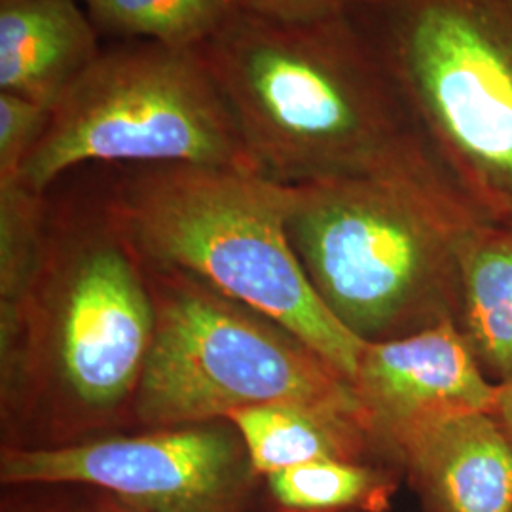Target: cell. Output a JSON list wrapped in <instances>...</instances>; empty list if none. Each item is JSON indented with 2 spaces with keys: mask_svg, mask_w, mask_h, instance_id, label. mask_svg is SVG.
<instances>
[{
  "mask_svg": "<svg viewBox=\"0 0 512 512\" xmlns=\"http://www.w3.org/2000/svg\"><path fill=\"white\" fill-rule=\"evenodd\" d=\"M458 327L495 384L512 378V230L478 224L459 245Z\"/></svg>",
  "mask_w": 512,
  "mask_h": 512,
  "instance_id": "13",
  "label": "cell"
},
{
  "mask_svg": "<svg viewBox=\"0 0 512 512\" xmlns=\"http://www.w3.org/2000/svg\"><path fill=\"white\" fill-rule=\"evenodd\" d=\"M52 109L0 93V183L19 181L21 169L46 133Z\"/></svg>",
  "mask_w": 512,
  "mask_h": 512,
  "instance_id": "17",
  "label": "cell"
},
{
  "mask_svg": "<svg viewBox=\"0 0 512 512\" xmlns=\"http://www.w3.org/2000/svg\"><path fill=\"white\" fill-rule=\"evenodd\" d=\"M351 387L382 458L395 467L412 437L459 414H494L497 399V384L456 323L365 344Z\"/></svg>",
  "mask_w": 512,
  "mask_h": 512,
  "instance_id": "9",
  "label": "cell"
},
{
  "mask_svg": "<svg viewBox=\"0 0 512 512\" xmlns=\"http://www.w3.org/2000/svg\"><path fill=\"white\" fill-rule=\"evenodd\" d=\"M403 471L380 461H311L264 478L272 512H387Z\"/></svg>",
  "mask_w": 512,
  "mask_h": 512,
  "instance_id": "14",
  "label": "cell"
},
{
  "mask_svg": "<svg viewBox=\"0 0 512 512\" xmlns=\"http://www.w3.org/2000/svg\"><path fill=\"white\" fill-rule=\"evenodd\" d=\"M90 162L258 173L200 50L147 40L101 52L52 109L19 181L48 194L61 175Z\"/></svg>",
  "mask_w": 512,
  "mask_h": 512,
  "instance_id": "7",
  "label": "cell"
},
{
  "mask_svg": "<svg viewBox=\"0 0 512 512\" xmlns=\"http://www.w3.org/2000/svg\"><path fill=\"white\" fill-rule=\"evenodd\" d=\"M198 50L262 177L287 186L385 179L469 207L348 14L283 23L239 8Z\"/></svg>",
  "mask_w": 512,
  "mask_h": 512,
  "instance_id": "1",
  "label": "cell"
},
{
  "mask_svg": "<svg viewBox=\"0 0 512 512\" xmlns=\"http://www.w3.org/2000/svg\"><path fill=\"white\" fill-rule=\"evenodd\" d=\"M239 8L258 18L283 23H317L346 16L351 0H238Z\"/></svg>",
  "mask_w": 512,
  "mask_h": 512,
  "instance_id": "19",
  "label": "cell"
},
{
  "mask_svg": "<svg viewBox=\"0 0 512 512\" xmlns=\"http://www.w3.org/2000/svg\"><path fill=\"white\" fill-rule=\"evenodd\" d=\"M423 512H512V440L492 412L440 421L397 456Z\"/></svg>",
  "mask_w": 512,
  "mask_h": 512,
  "instance_id": "10",
  "label": "cell"
},
{
  "mask_svg": "<svg viewBox=\"0 0 512 512\" xmlns=\"http://www.w3.org/2000/svg\"><path fill=\"white\" fill-rule=\"evenodd\" d=\"M105 203L145 264L194 275L266 313L353 384L366 342L313 291L287 234V184L224 167L141 165Z\"/></svg>",
  "mask_w": 512,
  "mask_h": 512,
  "instance_id": "3",
  "label": "cell"
},
{
  "mask_svg": "<svg viewBox=\"0 0 512 512\" xmlns=\"http://www.w3.org/2000/svg\"><path fill=\"white\" fill-rule=\"evenodd\" d=\"M2 486L67 484L133 512H272L238 429L203 421L59 448L0 450Z\"/></svg>",
  "mask_w": 512,
  "mask_h": 512,
  "instance_id": "8",
  "label": "cell"
},
{
  "mask_svg": "<svg viewBox=\"0 0 512 512\" xmlns=\"http://www.w3.org/2000/svg\"><path fill=\"white\" fill-rule=\"evenodd\" d=\"M256 473L266 478L311 461H380L361 408L332 404L272 403L232 412Z\"/></svg>",
  "mask_w": 512,
  "mask_h": 512,
  "instance_id": "12",
  "label": "cell"
},
{
  "mask_svg": "<svg viewBox=\"0 0 512 512\" xmlns=\"http://www.w3.org/2000/svg\"><path fill=\"white\" fill-rule=\"evenodd\" d=\"M97 27L116 37L200 48L239 10L238 0H80Z\"/></svg>",
  "mask_w": 512,
  "mask_h": 512,
  "instance_id": "15",
  "label": "cell"
},
{
  "mask_svg": "<svg viewBox=\"0 0 512 512\" xmlns=\"http://www.w3.org/2000/svg\"><path fill=\"white\" fill-rule=\"evenodd\" d=\"M482 224L512 230V0H351Z\"/></svg>",
  "mask_w": 512,
  "mask_h": 512,
  "instance_id": "5",
  "label": "cell"
},
{
  "mask_svg": "<svg viewBox=\"0 0 512 512\" xmlns=\"http://www.w3.org/2000/svg\"><path fill=\"white\" fill-rule=\"evenodd\" d=\"M99 55L78 0H0V93L54 109Z\"/></svg>",
  "mask_w": 512,
  "mask_h": 512,
  "instance_id": "11",
  "label": "cell"
},
{
  "mask_svg": "<svg viewBox=\"0 0 512 512\" xmlns=\"http://www.w3.org/2000/svg\"><path fill=\"white\" fill-rule=\"evenodd\" d=\"M145 272L154 338L133 404L139 431L226 420L258 404L361 408L348 380L279 321L194 275Z\"/></svg>",
  "mask_w": 512,
  "mask_h": 512,
  "instance_id": "6",
  "label": "cell"
},
{
  "mask_svg": "<svg viewBox=\"0 0 512 512\" xmlns=\"http://www.w3.org/2000/svg\"><path fill=\"white\" fill-rule=\"evenodd\" d=\"M93 492L67 484L4 486L0 512H92Z\"/></svg>",
  "mask_w": 512,
  "mask_h": 512,
  "instance_id": "18",
  "label": "cell"
},
{
  "mask_svg": "<svg viewBox=\"0 0 512 512\" xmlns=\"http://www.w3.org/2000/svg\"><path fill=\"white\" fill-rule=\"evenodd\" d=\"M93 492L92 512H133L128 507H124L122 503H118L114 497L103 494V492Z\"/></svg>",
  "mask_w": 512,
  "mask_h": 512,
  "instance_id": "21",
  "label": "cell"
},
{
  "mask_svg": "<svg viewBox=\"0 0 512 512\" xmlns=\"http://www.w3.org/2000/svg\"><path fill=\"white\" fill-rule=\"evenodd\" d=\"M154 338L145 264L95 209H50L44 256L0 313L2 446L59 448L124 433Z\"/></svg>",
  "mask_w": 512,
  "mask_h": 512,
  "instance_id": "2",
  "label": "cell"
},
{
  "mask_svg": "<svg viewBox=\"0 0 512 512\" xmlns=\"http://www.w3.org/2000/svg\"><path fill=\"white\" fill-rule=\"evenodd\" d=\"M482 224L456 198L385 179L289 186L287 234L313 291L366 344L459 323V245Z\"/></svg>",
  "mask_w": 512,
  "mask_h": 512,
  "instance_id": "4",
  "label": "cell"
},
{
  "mask_svg": "<svg viewBox=\"0 0 512 512\" xmlns=\"http://www.w3.org/2000/svg\"><path fill=\"white\" fill-rule=\"evenodd\" d=\"M46 194L21 181L0 183V313L14 310L44 256L50 226Z\"/></svg>",
  "mask_w": 512,
  "mask_h": 512,
  "instance_id": "16",
  "label": "cell"
},
{
  "mask_svg": "<svg viewBox=\"0 0 512 512\" xmlns=\"http://www.w3.org/2000/svg\"><path fill=\"white\" fill-rule=\"evenodd\" d=\"M494 416L512 440V378L497 384Z\"/></svg>",
  "mask_w": 512,
  "mask_h": 512,
  "instance_id": "20",
  "label": "cell"
}]
</instances>
